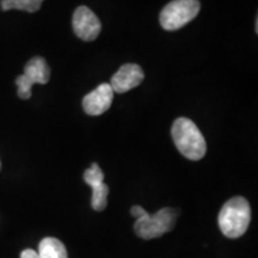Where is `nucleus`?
<instances>
[{
    "label": "nucleus",
    "instance_id": "obj_13",
    "mask_svg": "<svg viewBox=\"0 0 258 258\" xmlns=\"http://www.w3.org/2000/svg\"><path fill=\"white\" fill-rule=\"evenodd\" d=\"M146 213L147 212L145 211L143 207H140V206H133V207H132V209H131V214L133 215L134 218H137V219L141 218V217H143V215L146 214Z\"/></svg>",
    "mask_w": 258,
    "mask_h": 258
},
{
    "label": "nucleus",
    "instance_id": "obj_9",
    "mask_svg": "<svg viewBox=\"0 0 258 258\" xmlns=\"http://www.w3.org/2000/svg\"><path fill=\"white\" fill-rule=\"evenodd\" d=\"M24 76L34 84H47L50 78V69L47 61L41 56H35L24 66Z\"/></svg>",
    "mask_w": 258,
    "mask_h": 258
},
{
    "label": "nucleus",
    "instance_id": "obj_10",
    "mask_svg": "<svg viewBox=\"0 0 258 258\" xmlns=\"http://www.w3.org/2000/svg\"><path fill=\"white\" fill-rule=\"evenodd\" d=\"M38 258H69L62 241L53 237L43 238L38 245Z\"/></svg>",
    "mask_w": 258,
    "mask_h": 258
},
{
    "label": "nucleus",
    "instance_id": "obj_3",
    "mask_svg": "<svg viewBox=\"0 0 258 258\" xmlns=\"http://www.w3.org/2000/svg\"><path fill=\"white\" fill-rule=\"evenodd\" d=\"M176 209L163 208L154 214H146L137 219L134 225V231L138 237L143 239H154L159 238L160 235L167 233L175 227L177 220Z\"/></svg>",
    "mask_w": 258,
    "mask_h": 258
},
{
    "label": "nucleus",
    "instance_id": "obj_11",
    "mask_svg": "<svg viewBox=\"0 0 258 258\" xmlns=\"http://www.w3.org/2000/svg\"><path fill=\"white\" fill-rule=\"evenodd\" d=\"M44 0H2L0 6L3 11H9V10H21V11H27L30 14L38 11L41 9L42 3Z\"/></svg>",
    "mask_w": 258,
    "mask_h": 258
},
{
    "label": "nucleus",
    "instance_id": "obj_2",
    "mask_svg": "<svg viewBox=\"0 0 258 258\" xmlns=\"http://www.w3.org/2000/svg\"><path fill=\"white\" fill-rule=\"evenodd\" d=\"M251 207L246 199L235 196L222 206L219 213V227L225 237L235 239L243 235L249 228Z\"/></svg>",
    "mask_w": 258,
    "mask_h": 258
},
{
    "label": "nucleus",
    "instance_id": "obj_6",
    "mask_svg": "<svg viewBox=\"0 0 258 258\" xmlns=\"http://www.w3.org/2000/svg\"><path fill=\"white\" fill-rule=\"evenodd\" d=\"M84 180L88 185L92 188V199L91 206L97 212L104 211L106 205H108V195L109 186L105 184L104 173L98 164L93 163L88 170L84 172Z\"/></svg>",
    "mask_w": 258,
    "mask_h": 258
},
{
    "label": "nucleus",
    "instance_id": "obj_5",
    "mask_svg": "<svg viewBox=\"0 0 258 258\" xmlns=\"http://www.w3.org/2000/svg\"><path fill=\"white\" fill-rule=\"evenodd\" d=\"M72 27L77 36L88 42L96 40L102 30L101 21L88 6H79L74 11Z\"/></svg>",
    "mask_w": 258,
    "mask_h": 258
},
{
    "label": "nucleus",
    "instance_id": "obj_7",
    "mask_svg": "<svg viewBox=\"0 0 258 258\" xmlns=\"http://www.w3.org/2000/svg\"><path fill=\"white\" fill-rule=\"evenodd\" d=\"M112 99H114V91L110 84L103 83L84 97L83 108L88 115H102L110 108Z\"/></svg>",
    "mask_w": 258,
    "mask_h": 258
},
{
    "label": "nucleus",
    "instance_id": "obj_12",
    "mask_svg": "<svg viewBox=\"0 0 258 258\" xmlns=\"http://www.w3.org/2000/svg\"><path fill=\"white\" fill-rule=\"evenodd\" d=\"M16 85L18 88V97L22 99H29L31 97V88L34 86L30 80H29L24 74H21L16 78Z\"/></svg>",
    "mask_w": 258,
    "mask_h": 258
},
{
    "label": "nucleus",
    "instance_id": "obj_4",
    "mask_svg": "<svg viewBox=\"0 0 258 258\" xmlns=\"http://www.w3.org/2000/svg\"><path fill=\"white\" fill-rule=\"evenodd\" d=\"M199 0H173L161 10L159 22L163 29L167 31H173L183 28L199 15Z\"/></svg>",
    "mask_w": 258,
    "mask_h": 258
},
{
    "label": "nucleus",
    "instance_id": "obj_14",
    "mask_svg": "<svg viewBox=\"0 0 258 258\" xmlns=\"http://www.w3.org/2000/svg\"><path fill=\"white\" fill-rule=\"evenodd\" d=\"M21 258H38V253L32 249H27L22 251Z\"/></svg>",
    "mask_w": 258,
    "mask_h": 258
},
{
    "label": "nucleus",
    "instance_id": "obj_1",
    "mask_svg": "<svg viewBox=\"0 0 258 258\" xmlns=\"http://www.w3.org/2000/svg\"><path fill=\"white\" fill-rule=\"evenodd\" d=\"M173 143L177 150L189 160H200L206 156L207 144L198 125L186 117H179L173 122L172 129Z\"/></svg>",
    "mask_w": 258,
    "mask_h": 258
},
{
    "label": "nucleus",
    "instance_id": "obj_15",
    "mask_svg": "<svg viewBox=\"0 0 258 258\" xmlns=\"http://www.w3.org/2000/svg\"><path fill=\"white\" fill-rule=\"evenodd\" d=\"M0 169H2V161H0Z\"/></svg>",
    "mask_w": 258,
    "mask_h": 258
},
{
    "label": "nucleus",
    "instance_id": "obj_8",
    "mask_svg": "<svg viewBox=\"0 0 258 258\" xmlns=\"http://www.w3.org/2000/svg\"><path fill=\"white\" fill-rule=\"evenodd\" d=\"M144 78V71L139 64L125 63L112 76L110 86L114 92L124 93L140 85Z\"/></svg>",
    "mask_w": 258,
    "mask_h": 258
}]
</instances>
